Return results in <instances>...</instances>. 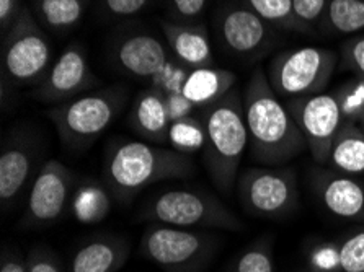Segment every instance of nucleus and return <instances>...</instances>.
Listing matches in <instances>:
<instances>
[{
	"mask_svg": "<svg viewBox=\"0 0 364 272\" xmlns=\"http://www.w3.org/2000/svg\"><path fill=\"white\" fill-rule=\"evenodd\" d=\"M252 158L268 166H279L296 158L307 142L284 103L269 85L267 72L253 70L242 92Z\"/></svg>",
	"mask_w": 364,
	"mask_h": 272,
	"instance_id": "obj_1",
	"label": "nucleus"
},
{
	"mask_svg": "<svg viewBox=\"0 0 364 272\" xmlns=\"http://www.w3.org/2000/svg\"><path fill=\"white\" fill-rule=\"evenodd\" d=\"M196 173L190 155L146 142H123L112 148L105 162V185L119 202L159 181L181 180Z\"/></svg>",
	"mask_w": 364,
	"mask_h": 272,
	"instance_id": "obj_2",
	"label": "nucleus"
},
{
	"mask_svg": "<svg viewBox=\"0 0 364 272\" xmlns=\"http://www.w3.org/2000/svg\"><path fill=\"white\" fill-rule=\"evenodd\" d=\"M200 111L206 129L204 165L213 185L224 196H229L239 178V166L248 146L240 92L234 88L219 102Z\"/></svg>",
	"mask_w": 364,
	"mask_h": 272,
	"instance_id": "obj_3",
	"label": "nucleus"
},
{
	"mask_svg": "<svg viewBox=\"0 0 364 272\" xmlns=\"http://www.w3.org/2000/svg\"><path fill=\"white\" fill-rule=\"evenodd\" d=\"M128 90L124 87H107L48 111L60 142L70 150H82L95 142L124 108Z\"/></svg>",
	"mask_w": 364,
	"mask_h": 272,
	"instance_id": "obj_4",
	"label": "nucleus"
},
{
	"mask_svg": "<svg viewBox=\"0 0 364 272\" xmlns=\"http://www.w3.org/2000/svg\"><path fill=\"white\" fill-rule=\"evenodd\" d=\"M141 219L180 229L240 230L242 220L211 194L195 190H170L149 201Z\"/></svg>",
	"mask_w": 364,
	"mask_h": 272,
	"instance_id": "obj_5",
	"label": "nucleus"
},
{
	"mask_svg": "<svg viewBox=\"0 0 364 272\" xmlns=\"http://www.w3.org/2000/svg\"><path fill=\"white\" fill-rule=\"evenodd\" d=\"M53 65V46L28 7L18 16L2 41L4 80L16 87L38 85Z\"/></svg>",
	"mask_w": 364,
	"mask_h": 272,
	"instance_id": "obj_6",
	"label": "nucleus"
},
{
	"mask_svg": "<svg viewBox=\"0 0 364 272\" xmlns=\"http://www.w3.org/2000/svg\"><path fill=\"white\" fill-rule=\"evenodd\" d=\"M338 58L332 49L316 46L288 49L268 65L269 85L279 98H302L323 93L332 80Z\"/></svg>",
	"mask_w": 364,
	"mask_h": 272,
	"instance_id": "obj_7",
	"label": "nucleus"
},
{
	"mask_svg": "<svg viewBox=\"0 0 364 272\" xmlns=\"http://www.w3.org/2000/svg\"><path fill=\"white\" fill-rule=\"evenodd\" d=\"M216 245L209 233L151 224L141 238V254L167 272H201Z\"/></svg>",
	"mask_w": 364,
	"mask_h": 272,
	"instance_id": "obj_8",
	"label": "nucleus"
},
{
	"mask_svg": "<svg viewBox=\"0 0 364 272\" xmlns=\"http://www.w3.org/2000/svg\"><path fill=\"white\" fill-rule=\"evenodd\" d=\"M237 196L252 217L283 219L292 214L299 202L296 173L283 166H252L237 178Z\"/></svg>",
	"mask_w": 364,
	"mask_h": 272,
	"instance_id": "obj_9",
	"label": "nucleus"
},
{
	"mask_svg": "<svg viewBox=\"0 0 364 272\" xmlns=\"http://www.w3.org/2000/svg\"><path fill=\"white\" fill-rule=\"evenodd\" d=\"M216 35L225 53L239 59H257L273 48V26L242 2H229L216 15Z\"/></svg>",
	"mask_w": 364,
	"mask_h": 272,
	"instance_id": "obj_10",
	"label": "nucleus"
},
{
	"mask_svg": "<svg viewBox=\"0 0 364 272\" xmlns=\"http://www.w3.org/2000/svg\"><path fill=\"white\" fill-rule=\"evenodd\" d=\"M284 104L304 136L316 163H327L333 137L345 124L335 93L291 98Z\"/></svg>",
	"mask_w": 364,
	"mask_h": 272,
	"instance_id": "obj_11",
	"label": "nucleus"
},
{
	"mask_svg": "<svg viewBox=\"0 0 364 272\" xmlns=\"http://www.w3.org/2000/svg\"><path fill=\"white\" fill-rule=\"evenodd\" d=\"M97 85L98 79L90 67L85 49L79 43H70L51 65L46 77L38 83L33 95L38 102L56 107Z\"/></svg>",
	"mask_w": 364,
	"mask_h": 272,
	"instance_id": "obj_12",
	"label": "nucleus"
},
{
	"mask_svg": "<svg viewBox=\"0 0 364 272\" xmlns=\"http://www.w3.org/2000/svg\"><path fill=\"white\" fill-rule=\"evenodd\" d=\"M41 147L38 137L25 129H14L4 138L0 155V201L12 205L31 180H35L41 165Z\"/></svg>",
	"mask_w": 364,
	"mask_h": 272,
	"instance_id": "obj_13",
	"label": "nucleus"
},
{
	"mask_svg": "<svg viewBox=\"0 0 364 272\" xmlns=\"http://www.w3.org/2000/svg\"><path fill=\"white\" fill-rule=\"evenodd\" d=\"M75 175L59 160H48L31 183L26 224L43 227L56 222L65 210L73 191Z\"/></svg>",
	"mask_w": 364,
	"mask_h": 272,
	"instance_id": "obj_14",
	"label": "nucleus"
},
{
	"mask_svg": "<svg viewBox=\"0 0 364 272\" xmlns=\"http://www.w3.org/2000/svg\"><path fill=\"white\" fill-rule=\"evenodd\" d=\"M172 58L165 44L147 31L121 36L112 48L113 62L123 74L147 82L161 74Z\"/></svg>",
	"mask_w": 364,
	"mask_h": 272,
	"instance_id": "obj_15",
	"label": "nucleus"
},
{
	"mask_svg": "<svg viewBox=\"0 0 364 272\" xmlns=\"http://www.w3.org/2000/svg\"><path fill=\"white\" fill-rule=\"evenodd\" d=\"M314 190L335 217L364 220V185L336 170L314 171Z\"/></svg>",
	"mask_w": 364,
	"mask_h": 272,
	"instance_id": "obj_16",
	"label": "nucleus"
},
{
	"mask_svg": "<svg viewBox=\"0 0 364 272\" xmlns=\"http://www.w3.org/2000/svg\"><path fill=\"white\" fill-rule=\"evenodd\" d=\"M161 28L170 53L180 64L186 65L188 69L214 65L206 26L201 23H178L173 20H161Z\"/></svg>",
	"mask_w": 364,
	"mask_h": 272,
	"instance_id": "obj_17",
	"label": "nucleus"
},
{
	"mask_svg": "<svg viewBox=\"0 0 364 272\" xmlns=\"http://www.w3.org/2000/svg\"><path fill=\"white\" fill-rule=\"evenodd\" d=\"M129 124L137 136L149 142H167L172 119H170L165 93L152 87L142 90L132 103Z\"/></svg>",
	"mask_w": 364,
	"mask_h": 272,
	"instance_id": "obj_18",
	"label": "nucleus"
},
{
	"mask_svg": "<svg viewBox=\"0 0 364 272\" xmlns=\"http://www.w3.org/2000/svg\"><path fill=\"white\" fill-rule=\"evenodd\" d=\"M129 256V245L121 238L102 236L88 241L74 254L69 272H117Z\"/></svg>",
	"mask_w": 364,
	"mask_h": 272,
	"instance_id": "obj_19",
	"label": "nucleus"
},
{
	"mask_svg": "<svg viewBox=\"0 0 364 272\" xmlns=\"http://www.w3.org/2000/svg\"><path fill=\"white\" fill-rule=\"evenodd\" d=\"M237 75L228 69L198 67L191 69L181 87V93L195 104L198 109L219 102L235 88Z\"/></svg>",
	"mask_w": 364,
	"mask_h": 272,
	"instance_id": "obj_20",
	"label": "nucleus"
},
{
	"mask_svg": "<svg viewBox=\"0 0 364 272\" xmlns=\"http://www.w3.org/2000/svg\"><path fill=\"white\" fill-rule=\"evenodd\" d=\"M327 165L345 175L364 173V129L361 126L345 123L340 127L330 146Z\"/></svg>",
	"mask_w": 364,
	"mask_h": 272,
	"instance_id": "obj_21",
	"label": "nucleus"
},
{
	"mask_svg": "<svg viewBox=\"0 0 364 272\" xmlns=\"http://www.w3.org/2000/svg\"><path fill=\"white\" fill-rule=\"evenodd\" d=\"M90 0H33V12L44 30L68 33L80 23Z\"/></svg>",
	"mask_w": 364,
	"mask_h": 272,
	"instance_id": "obj_22",
	"label": "nucleus"
},
{
	"mask_svg": "<svg viewBox=\"0 0 364 272\" xmlns=\"http://www.w3.org/2000/svg\"><path fill=\"white\" fill-rule=\"evenodd\" d=\"M70 210L80 224H98L107 219L112 210V192L107 185L98 181H82L70 199Z\"/></svg>",
	"mask_w": 364,
	"mask_h": 272,
	"instance_id": "obj_23",
	"label": "nucleus"
},
{
	"mask_svg": "<svg viewBox=\"0 0 364 272\" xmlns=\"http://www.w3.org/2000/svg\"><path fill=\"white\" fill-rule=\"evenodd\" d=\"M318 30L327 35H353L364 30V0H330Z\"/></svg>",
	"mask_w": 364,
	"mask_h": 272,
	"instance_id": "obj_24",
	"label": "nucleus"
},
{
	"mask_svg": "<svg viewBox=\"0 0 364 272\" xmlns=\"http://www.w3.org/2000/svg\"><path fill=\"white\" fill-rule=\"evenodd\" d=\"M170 148L176 152L191 155L204 150L206 146V129H204L203 119L196 118L195 114L186 116V118L172 121L168 127V141Z\"/></svg>",
	"mask_w": 364,
	"mask_h": 272,
	"instance_id": "obj_25",
	"label": "nucleus"
},
{
	"mask_svg": "<svg viewBox=\"0 0 364 272\" xmlns=\"http://www.w3.org/2000/svg\"><path fill=\"white\" fill-rule=\"evenodd\" d=\"M248 9L273 28L284 31L306 33L292 12V0H242Z\"/></svg>",
	"mask_w": 364,
	"mask_h": 272,
	"instance_id": "obj_26",
	"label": "nucleus"
},
{
	"mask_svg": "<svg viewBox=\"0 0 364 272\" xmlns=\"http://www.w3.org/2000/svg\"><path fill=\"white\" fill-rule=\"evenodd\" d=\"M228 272H274L273 241L269 238L253 241L229 264Z\"/></svg>",
	"mask_w": 364,
	"mask_h": 272,
	"instance_id": "obj_27",
	"label": "nucleus"
},
{
	"mask_svg": "<svg viewBox=\"0 0 364 272\" xmlns=\"http://www.w3.org/2000/svg\"><path fill=\"white\" fill-rule=\"evenodd\" d=\"M345 123L364 124V79L355 77L335 92Z\"/></svg>",
	"mask_w": 364,
	"mask_h": 272,
	"instance_id": "obj_28",
	"label": "nucleus"
},
{
	"mask_svg": "<svg viewBox=\"0 0 364 272\" xmlns=\"http://www.w3.org/2000/svg\"><path fill=\"white\" fill-rule=\"evenodd\" d=\"M311 272H343L340 263V245L333 241L314 243L307 251Z\"/></svg>",
	"mask_w": 364,
	"mask_h": 272,
	"instance_id": "obj_29",
	"label": "nucleus"
},
{
	"mask_svg": "<svg viewBox=\"0 0 364 272\" xmlns=\"http://www.w3.org/2000/svg\"><path fill=\"white\" fill-rule=\"evenodd\" d=\"M340 263L343 272H364V229L340 243Z\"/></svg>",
	"mask_w": 364,
	"mask_h": 272,
	"instance_id": "obj_30",
	"label": "nucleus"
},
{
	"mask_svg": "<svg viewBox=\"0 0 364 272\" xmlns=\"http://www.w3.org/2000/svg\"><path fill=\"white\" fill-rule=\"evenodd\" d=\"M190 70L191 69H188L183 64H180L178 60L172 58L168 60V64L162 69L161 74L154 77L149 83H151L152 88H157V90H161L162 93H165V95H168V93H175V92H181V87H183Z\"/></svg>",
	"mask_w": 364,
	"mask_h": 272,
	"instance_id": "obj_31",
	"label": "nucleus"
},
{
	"mask_svg": "<svg viewBox=\"0 0 364 272\" xmlns=\"http://www.w3.org/2000/svg\"><path fill=\"white\" fill-rule=\"evenodd\" d=\"M328 2L330 0H292V12L306 33H312L321 25Z\"/></svg>",
	"mask_w": 364,
	"mask_h": 272,
	"instance_id": "obj_32",
	"label": "nucleus"
},
{
	"mask_svg": "<svg viewBox=\"0 0 364 272\" xmlns=\"http://www.w3.org/2000/svg\"><path fill=\"white\" fill-rule=\"evenodd\" d=\"M340 60L341 67L345 70H351L355 77H363L364 79V33L353 36L343 43Z\"/></svg>",
	"mask_w": 364,
	"mask_h": 272,
	"instance_id": "obj_33",
	"label": "nucleus"
},
{
	"mask_svg": "<svg viewBox=\"0 0 364 272\" xmlns=\"http://www.w3.org/2000/svg\"><path fill=\"white\" fill-rule=\"evenodd\" d=\"M208 0H168L170 16L178 23H198Z\"/></svg>",
	"mask_w": 364,
	"mask_h": 272,
	"instance_id": "obj_34",
	"label": "nucleus"
},
{
	"mask_svg": "<svg viewBox=\"0 0 364 272\" xmlns=\"http://www.w3.org/2000/svg\"><path fill=\"white\" fill-rule=\"evenodd\" d=\"M26 269L28 272H63L56 254L44 246L31 249L26 258Z\"/></svg>",
	"mask_w": 364,
	"mask_h": 272,
	"instance_id": "obj_35",
	"label": "nucleus"
},
{
	"mask_svg": "<svg viewBox=\"0 0 364 272\" xmlns=\"http://www.w3.org/2000/svg\"><path fill=\"white\" fill-rule=\"evenodd\" d=\"M151 0H102L105 12L114 18H128L147 9Z\"/></svg>",
	"mask_w": 364,
	"mask_h": 272,
	"instance_id": "obj_36",
	"label": "nucleus"
},
{
	"mask_svg": "<svg viewBox=\"0 0 364 272\" xmlns=\"http://www.w3.org/2000/svg\"><path fill=\"white\" fill-rule=\"evenodd\" d=\"M165 97H167V107H168L170 119L172 121L186 118V116H191L198 109L195 104H193L181 92L168 93V95H165Z\"/></svg>",
	"mask_w": 364,
	"mask_h": 272,
	"instance_id": "obj_37",
	"label": "nucleus"
},
{
	"mask_svg": "<svg viewBox=\"0 0 364 272\" xmlns=\"http://www.w3.org/2000/svg\"><path fill=\"white\" fill-rule=\"evenodd\" d=\"M23 9L25 5L21 4V0H0V26H2V33L12 28L21 12H23Z\"/></svg>",
	"mask_w": 364,
	"mask_h": 272,
	"instance_id": "obj_38",
	"label": "nucleus"
},
{
	"mask_svg": "<svg viewBox=\"0 0 364 272\" xmlns=\"http://www.w3.org/2000/svg\"><path fill=\"white\" fill-rule=\"evenodd\" d=\"M0 272H28L26 269V261L20 259L14 253H5L0 264Z\"/></svg>",
	"mask_w": 364,
	"mask_h": 272,
	"instance_id": "obj_39",
	"label": "nucleus"
},
{
	"mask_svg": "<svg viewBox=\"0 0 364 272\" xmlns=\"http://www.w3.org/2000/svg\"><path fill=\"white\" fill-rule=\"evenodd\" d=\"M361 127H363V129H364V124H363V126H361Z\"/></svg>",
	"mask_w": 364,
	"mask_h": 272,
	"instance_id": "obj_40",
	"label": "nucleus"
}]
</instances>
